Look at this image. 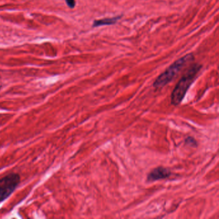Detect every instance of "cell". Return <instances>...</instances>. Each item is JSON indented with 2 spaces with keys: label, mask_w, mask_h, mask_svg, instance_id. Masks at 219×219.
<instances>
[{
  "label": "cell",
  "mask_w": 219,
  "mask_h": 219,
  "mask_svg": "<svg viewBox=\"0 0 219 219\" xmlns=\"http://www.w3.org/2000/svg\"><path fill=\"white\" fill-rule=\"evenodd\" d=\"M66 2L68 7L70 8H74L75 5V0H66Z\"/></svg>",
  "instance_id": "obj_7"
},
{
  "label": "cell",
  "mask_w": 219,
  "mask_h": 219,
  "mask_svg": "<svg viewBox=\"0 0 219 219\" xmlns=\"http://www.w3.org/2000/svg\"><path fill=\"white\" fill-rule=\"evenodd\" d=\"M200 69V66L198 64L193 65L180 79L171 95L172 104L174 106L180 104L182 99H184L187 91L196 79Z\"/></svg>",
  "instance_id": "obj_1"
},
{
  "label": "cell",
  "mask_w": 219,
  "mask_h": 219,
  "mask_svg": "<svg viewBox=\"0 0 219 219\" xmlns=\"http://www.w3.org/2000/svg\"><path fill=\"white\" fill-rule=\"evenodd\" d=\"M19 174L12 173L0 179V203L7 199L20 183Z\"/></svg>",
  "instance_id": "obj_3"
},
{
  "label": "cell",
  "mask_w": 219,
  "mask_h": 219,
  "mask_svg": "<svg viewBox=\"0 0 219 219\" xmlns=\"http://www.w3.org/2000/svg\"><path fill=\"white\" fill-rule=\"evenodd\" d=\"M120 17H114L111 18H105V19H102L100 20H96L94 21L93 27H98L100 26L103 25H111L113 24L116 23L117 21L120 19Z\"/></svg>",
  "instance_id": "obj_5"
},
{
  "label": "cell",
  "mask_w": 219,
  "mask_h": 219,
  "mask_svg": "<svg viewBox=\"0 0 219 219\" xmlns=\"http://www.w3.org/2000/svg\"><path fill=\"white\" fill-rule=\"evenodd\" d=\"M193 58V57L192 54L190 53L182 57L179 60H176L174 64L169 66L163 74H161L156 78V80L153 84L154 87L157 89H159L165 86L167 84L171 82L172 79L177 75V74L182 68V67L188 62L191 61Z\"/></svg>",
  "instance_id": "obj_2"
},
{
  "label": "cell",
  "mask_w": 219,
  "mask_h": 219,
  "mask_svg": "<svg viewBox=\"0 0 219 219\" xmlns=\"http://www.w3.org/2000/svg\"><path fill=\"white\" fill-rule=\"evenodd\" d=\"M170 175H171V172L168 169L160 167L152 170L147 176V181L149 182H154L161 179H167Z\"/></svg>",
  "instance_id": "obj_4"
},
{
  "label": "cell",
  "mask_w": 219,
  "mask_h": 219,
  "mask_svg": "<svg viewBox=\"0 0 219 219\" xmlns=\"http://www.w3.org/2000/svg\"><path fill=\"white\" fill-rule=\"evenodd\" d=\"M185 143L188 145L192 146V147H196V146H197V142L196 141V139H195L192 137H188L186 139Z\"/></svg>",
  "instance_id": "obj_6"
}]
</instances>
